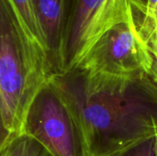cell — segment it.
I'll return each instance as SVG.
<instances>
[{
  "label": "cell",
  "mask_w": 157,
  "mask_h": 156,
  "mask_svg": "<svg viewBox=\"0 0 157 156\" xmlns=\"http://www.w3.org/2000/svg\"><path fill=\"white\" fill-rule=\"evenodd\" d=\"M151 64L150 52L134 20L119 25L102 36L77 69L114 76H134L148 74Z\"/></svg>",
  "instance_id": "obj_5"
},
{
  "label": "cell",
  "mask_w": 157,
  "mask_h": 156,
  "mask_svg": "<svg viewBox=\"0 0 157 156\" xmlns=\"http://www.w3.org/2000/svg\"><path fill=\"white\" fill-rule=\"evenodd\" d=\"M6 156H45L46 150L34 139L19 134L16 136L6 149Z\"/></svg>",
  "instance_id": "obj_9"
},
{
  "label": "cell",
  "mask_w": 157,
  "mask_h": 156,
  "mask_svg": "<svg viewBox=\"0 0 157 156\" xmlns=\"http://www.w3.org/2000/svg\"><path fill=\"white\" fill-rule=\"evenodd\" d=\"M146 0H71L61 73L77 69L98 40L113 28L135 20ZM60 73V74H61Z\"/></svg>",
  "instance_id": "obj_3"
},
{
  "label": "cell",
  "mask_w": 157,
  "mask_h": 156,
  "mask_svg": "<svg viewBox=\"0 0 157 156\" xmlns=\"http://www.w3.org/2000/svg\"><path fill=\"white\" fill-rule=\"evenodd\" d=\"M135 22L140 34L148 48L152 59V64L148 74L157 85V24L149 22Z\"/></svg>",
  "instance_id": "obj_10"
},
{
  "label": "cell",
  "mask_w": 157,
  "mask_h": 156,
  "mask_svg": "<svg viewBox=\"0 0 157 156\" xmlns=\"http://www.w3.org/2000/svg\"><path fill=\"white\" fill-rule=\"evenodd\" d=\"M52 76L61 73L71 0H33Z\"/></svg>",
  "instance_id": "obj_6"
},
{
  "label": "cell",
  "mask_w": 157,
  "mask_h": 156,
  "mask_svg": "<svg viewBox=\"0 0 157 156\" xmlns=\"http://www.w3.org/2000/svg\"><path fill=\"white\" fill-rule=\"evenodd\" d=\"M14 138L15 136L9 131V130L6 127L0 103V154L8 146V144Z\"/></svg>",
  "instance_id": "obj_11"
},
{
  "label": "cell",
  "mask_w": 157,
  "mask_h": 156,
  "mask_svg": "<svg viewBox=\"0 0 157 156\" xmlns=\"http://www.w3.org/2000/svg\"><path fill=\"white\" fill-rule=\"evenodd\" d=\"M52 77L43 47L29 32L10 0H0V103L9 131L21 133L26 111Z\"/></svg>",
  "instance_id": "obj_2"
},
{
  "label": "cell",
  "mask_w": 157,
  "mask_h": 156,
  "mask_svg": "<svg viewBox=\"0 0 157 156\" xmlns=\"http://www.w3.org/2000/svg\"><path fill=\"white\" fill-rule=\"evenodd\" d=\"M20 134L34 139L51 156H83L74 118L50 80L31 100Z\"/></svg>",
  "instance_id": "obj_4"
},
{
  "label": "cell",
  "mask_w": 157,
  "mask_h": 156,
  "mask_svg": "<svg viewBox=\"0 0 157 156\" xmlns=\"http://www.w3.org/2000/svg\"><path fill=\"white\" fill-rule=\"evenodd\" d=\"M51 83L76 124L83 156H99L157 135V85L147 74L114 76L76 69Z\"/></svg>",
  "instance_id": "obj_1"
},
{
  "label": "cell",
  "mask_w": 157,
  "mask_h": 156,
  "mask_svg": "<svg viewBox=\"0 0 157 156\" xmlns=\"http://www.w3.org/2000/svg\"><path fill=\"white\" fill-rule=\"evenodd\" d=\"M99 156H157V135L134 141L118 150Z\"/></svg>",
  "instance_id": "obj_8"
},
{
  "label": "cell",
  "mask_w": 157,
  "mask_h": 156,
  "mask_svg": "<svg viewBox=\"0 0 157 156\" xmlns=\"http://www.w3.org/2000/svg\"><path fill=\"white\" fill-rule=\"evenodd\" d=\"M6 149H5V150H4V151H3V152L0 154V156H6Z\"/></svg>",
  "instance_id": "obj_12"
},
{
  "label": "cell",
  "mask_w": 157,
  "mask_h": 156,
  "mask_svg": "<svg viewBox=\"0 0 157 156\" xmlns=\"http://www.w3.org/2000/svg\"><path fill=\"white\" fill-rule=\"evenodd\" d=\"M29 32L43 47L40 28L38 22L33 0H10ZM44 49V47H43ZM45 50V49H44Z\"/></svg>",
  "instance_id": "obj_7"
},
{
  "label": "cell",
  "mask_w": 157,
  "mask_h": 156,
  "mask_svg": "<svg viewBox=\"0 0 157 156\" xmlns=\"http://www.w3.org/2000/svg\"><path fill=\"white\" fill-rule=\"evenodd\" d=\"M45 156H51V155H50V154H49L47 153V154H46V155H45Z\"/></svg>",
  "instance_id": "obj_13"
}]
</instances>
